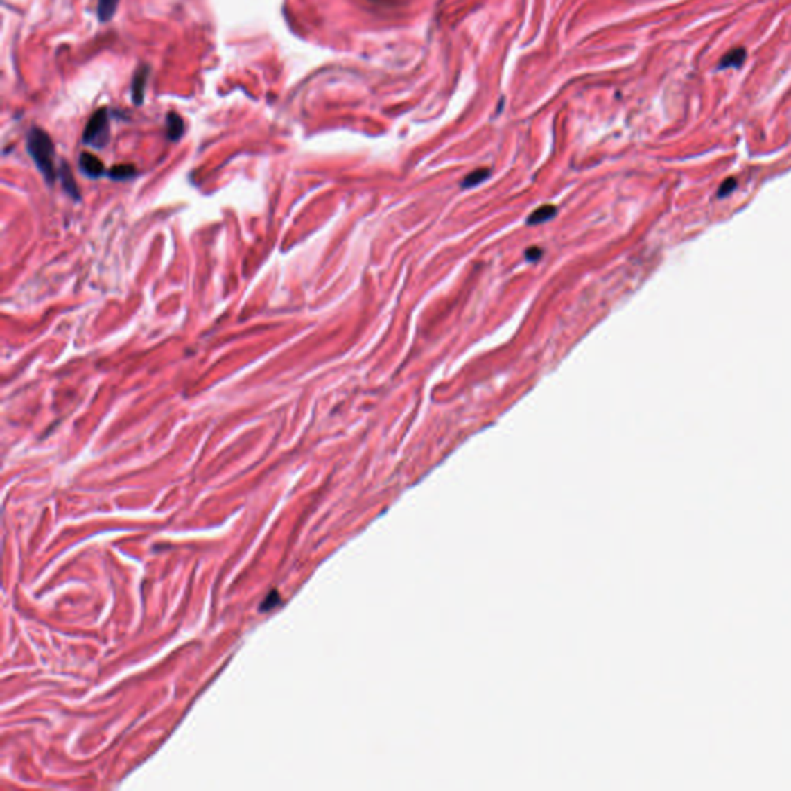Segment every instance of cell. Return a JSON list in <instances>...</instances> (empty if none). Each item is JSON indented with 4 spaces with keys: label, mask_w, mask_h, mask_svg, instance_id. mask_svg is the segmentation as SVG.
<instances>
[{
    "label": "cell",
    "mask_w": 791,
    "mask_h": 791,
    "mask_svg": "<svg viewBox=\"0 0 791 791\" xmlns=\"http://www.w3.org/2000/svg\"><path fill=\"white\" fill-rule=\"evenodd\" d=\"M26 148L39 172L44 175L49 184H53L58 177V171L54 167V144L49 133L39 127H33L26 137Z\"/></svg>",
    "instance_id": "obj_1"
},
{
    "label": "cell",
    "mask_w": 791,
    "mask_h": 791,
    "mask_svg": "<svg viewBox=\"0 0 791 791\" xmlns=\"http://www.w3.org/2000/svg\"><path fill=\"white\" fill-rule=\"evenodd\" d=\"M108 139H110V118H108L107 108H99L87 123L84 130V144L103 148L107 146Z\"/></svg>",
    "instance_id": "obj_2"
},
{
    "label": "cell",
    "mask_w": 791,
    "mask_h": 791,
    "mask_svg": "<svg viewBox=\"0 0 791 791\" xmlns=\"http://www.w3.org/2000/svg\"><path fill=\"white\" fill-rule=\"evenodd\" d=\"M79 167L84 175L90 178H99L104 175V164L99 158L94 157L92 153H80L79 157Z\"/></svg>",
    "instance_id": "obj_3"
},
{
    "label": "cell",
    "mask_w": 791,
    "mask_h": 791,
    "mask_svg": "<svg viewBox=\"0 0 791 791\" xmlns=\"http://www.w3.org/2000/svg\"><path fill=\"white\" fill-rule=\"evenodd\" d=\"M147 79H148V69L146 65H141L137 73H134L132 80V99L137 105L143 104Z\"/></svg>",
    "instance_id": "obj_4"
},
{
    "label": "cell",
    "mask_w": 791,
    "mask_h": 791,
    "mask_svg": "<svg viewBox=\"0 0 791 791\" xmlns=\"http://www.w3.org/2000/svg\"><path fill=\"white\" fill-rule=\"evenodd\" d=\"M59 177H60V181H62L64 191H65L67 193H69L71 198L79 200V198H80L79 189H78L76 181H74L71 168H70L69 164H67V162H62V166H60V168H59Z\"/></svg>",
    "instance_id": "obj_5"
},
{
    "label": "cell",
    "mask_w": 791,
    "mask_h": 791,
    "mask_svg": "<svg viewBox=\"0 0 791 791\" xmlns=\"http://www.w3.org/2000/svg\"><path fill=\"white\" fill-rule=\"evenodd\" d=\"M166 130H167V138L171 141H178L182 137V133H184V121H182L178 113L172 112L167 114Z\"/></svg>",
    "instance_id": "obj_6"
},
{
    "label": "cell",
    "mask_w": 791,
    "mask_h": 791,
    "mask_svg": "<svg viewBox=\"0 0 791 791\" xmlns=\"http://www.w3.org/2000/svg\"><path fill=\"white\" fill-rule=\"evenodd\" d=\"M747 59V51L745 49H734L729 53H727L725 56L720 59V64H719V70L723 69H739L742 67V64L745 62Z\"/></svg>",
    "instance_id": "obj_7"
},
{
    "label": "cell",
    "mask_w": 791,
    "mask_h": 791,
    "mask_svg": "<svg viewBox=\"0 0 791 791\" xmlns=\"http://www.w3.org/2000/svg\"><path fill=\"white\" fill-rule=\"evenodd\" d=\"M557 214V207L553 205H544L533 211L529 216V225H541V223L549 221Z\"/></svg>",
    "instance_id": "obj_8"
},
{
    "label": "cell",
    "mask_w": 791,
    "mask_h": 791,
    "mask_svg": "<svg viewBox=\"0 0 791 791\" xmlns=\"http://www.w3.org/2000/svg\"><path fill=\"white\" fill-rule=\"evenodd\" d=\"M118 3L119 0H98V17L101 22L105 24L113 19Z\"/></svg>",
    "instance_id": "obj_9"
},
{
    "label": "cell",
    "mask_w": 791,
    "mask_h": 791,
    "mask_svg": "<svg viewBox=\"0 0 791 791\" xmlns=\"http://www.w3.org/2000/svg\"><path fill=\"white\" fill-rule=\"evenodd\" d=\"M489 175H490L489 168H478V171L471 172L470 175H467V177H465V180H464V182H462V186H464V187H475L476 184H479V182H483L484 180H487V177H489Z\"/></svg>",
    "instance_id": "obj_10"
},
{
    "label": "cell",
    "mask_w": 791,
    "mask_h": 791,
    "mask_svg": "<svg viewBox=\"0 0 791 791\" xmlns=\"http://www.w3.org/2000/svg\"><path fill=\"white\" fill-rule=\"evenodd\" d=\"M134 173H137V171H134L133 166H116L112 168L108 177L113 180H128L134 177Z\"/></svg>",
    "instance_id": "obj_11"
},
{
    "label": "cell",
    "mask_w": 791,
    "mask_h": 791,
    "mask_svg": "<svg viewBox=\"0 0 791 791\" xmlns=\"http://www.w3.org/2000/svg\"><path fill=\"white\" fill-rule=\"evenodd\" d=\"M541 254H543V251H541V249H538V247H530V249H527V251H525V257H527V259H529V260H532V261L538 260L539 257H541Z\"/></svg>",
    "instance_id": "obj_12"
}]
</instances>
